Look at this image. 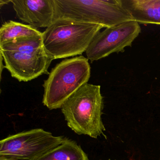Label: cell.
Listing matches in <instances>:
<instances>
[{
	"label": "cell",
	"instance_id": "obj_1",
	"mask_svg": "<svg viewBox=\"0 0 160 160\" xmlns=\"http://www.w3.org/2000/svg\"><path fill=\"white\" fill-rule=\"evenodd\" d=\"M5 67L12 77L28 82L45 74L53 59L45 50L42 34L23 37L0 45Z\"/></svg>",
	"mask_w": 160,
	"mask_h": 160
},
{
	"label": "cell",
	"instance_id": "obj_2",
	"mask_svg": "<svg viewBox=\"0 0 160 160\" xmlns=\"http://www.w3.org/2000/svg\"><path fill=\"white\" fill-rule=\"evenodd\" d=\"M103 108L101 87L88 83L67 99L61 110L68 127L76 133L97 138L101 135L105 136Z\"/></svg>",
	"mask_w": 160,
	"mask_h": 160
},
{
	"label": "cell",
	"instance_id": "obj_3",
	"mask_svg": "<svg viewBox=\"0 0 160 160\" xmlns=\"http://www.w3.org/2000/svg\"><path fill=\"white\" fill-rule=\"evenodd\" d=\"M103 28L99 24L57 19L42 32L44 48L53 60L81 55Z\"/></svg>",
	"mask_w": 160,
	"mask_h": 160
},
{
	"label": "cell",
	"instance_id": "obj_4",
	"mask_svg": "<svg viewBox=\"0 0 160 160\" xmlns=\"http://www.w3.org/2000/svg\"><path fill=\"white\" fill-rule=\"evenodd\" d=\"M54 3L55 20L99 24L106 28L133 20L120 0H54Z\"/></svg>",
	"mask_w": 160,
	"mask_h": 160
},
{
	"label": "cell",
	"instance_id": "obj_5",
	"mask_svg": "<svg viewBox=\"0 0 160 160\" xmlns=\"http://www.w3.org/2000/svg\"><path fill=\"white\" fill-rule=\"evenodd\" d=\"M88 61L82 56L74 57L53 68L43 84L44 105L50 110L61 108L70 96L88 83L91 76Z\"/></svg>",
	"mask_w": 160,
	"mask_h": 160
},
{
	"label": "cell",
	"instance_id": "obj_6",
	"mask_svg": "<svg viewBox=\"0 0 160 160\" xmlns=\"http://www.w3.org/2000/svg\"><path fill=\"white\" fill-rule=\"evenodd\" d=\"M65 138L41 128L24 131L1 140L0 157L34 160L62 144Z\"/></svg>",
	"mask_w": 160,
	"mask_h": 160
},
{
	"label": "cell",
	"instance_id": "obj_7",
	"mask_svg": "<svg viewBox=\"0 0 160 160\" xmlns=\"http://www.w3.org/2000/svg\"><path fill=\"white\" fill-rule=\"evenodd\" d=\"M141 32L138 22L132 20L106 28L95 36L86 51L87 58L92 62L114 53L123 52L131 46Z\"/></svg>",
	"mask_w": 160,
	"mask_h": 160
},
{
	"label": "cell",
	"instance_id": "obj_8",
	"mask_svg": "<svg viewBox=\"0 0 160 160\" xmlns=\"http://www.w3.org/2000/svg\"><path fill=\"white\" fill-rule=\"evenodd\" d=\"M17 17L36 29L54 22V0H11Z\"/></svg>",
	"mask_w": 160,
	"mask_h": 160
},
{
	"label": "cell",
	"instance_id": "obj_9",
	"mask_svg": "<svg viewBox=\"0 0 160 160\" xmlns=\"http://www.w3.org/2000/svg\"><path fill=\"white\" fill-rule=\"evenodd\" d=\"M122 7L140 24L160 25V0H120Z\"/></svg>",
	"mask_w": 160,
	"mask_h": 160
},
{
	"label": "cell",
	"instance_id": "obj_10",
	"mask_svg": "<svg viewBox=\"0 0 160 160\" xmlns=\"http://www.w3.org/2000/svg\"><path fill=\"white\" fill-rule=\"evenodd\" d=\"M34 160H90L81 146L66 138L64 142Z\"/></svg>",
	"mask_w": 160,
	"mask_h": 160
},
{
	"label": "cell",
	"instance_id": "obj_11",
	"mask_svg": "<svg viewBox=\"0 0 160 160\" xmlns=\"http://www.w3.org/2000/svg\"><path fill=\"white\" fill-rule=\"evenodd\" d=\"M42 34V32L30 25L11 20L5 22L0 29V45L19 38Z\"/></svg>",
	"mask_w": 160,
	"mask_h": 160
},
{
	"label": "cell",
	"instance_id": "obj_12",
	"mask_svg": "<svg viewBox=\"0 0 160 160\" xmlns=\"http://www.w3.org/2000/svg\"><path fill=\"white\" fill-rule=\"evenodd\" d=\"M9 2H11V0H10V1L0 0V6H1V7H2V6H3V5H5V4H8Z\"/></svg>",
	"mask_w": 160,
	"mask_h": 160
},
{
	"label": "cell",
	"instance_id": "obj_13",
	"mask_svg": "<svg viewBox=\"0 0 160 160\" xmlns=\"http://www.w3.org/2000/svg\"><path fill=\"white\" fill-rule=\"evenodd\" d=\"M0 160H19L14 158H8V157H0Z\"/></svg>",
	"mask_w": 160,
	"mask_h": 160
},
{
	"label": "cell",
	"instance_id": "obj_14",
	"mask_svg": "<svg viewBox=\"0 0 160 160\" xmlns=\"http://www.w3.org/2000/svg\"><path fill=\"white\" fill-rule=\"evenodd\" d=\"M108 160H111V159H108Z\"/></svg>",
	"mask_w": 160,
	"mask_h": 160
}]
</instances>
